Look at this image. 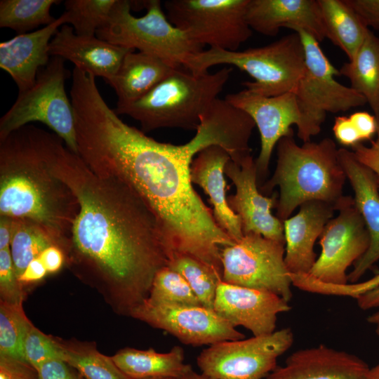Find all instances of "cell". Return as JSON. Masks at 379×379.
Returning a JSON list of instances; mask_svg holds the SVG:
<instances>
[{
  "label": "cell",
  "instance_id": "52",
  "mask_svg": "<svg viewBox=\"0 0 379 379\" xmlns=\"http://www.w3.org/2000/svg\"><path fill=\"white\" fill-rule=\"evenodd\" d=\"M141 379H178V378H172V377H152V378H141Z\"/></svg>",
  "mask_w": 379,
  "mask_h": 379
},
{
  "label": "cell",
  "instance_id": "23",
  "mask_svg": "<svg viewBox=\"0 0 379 379\" xmlns=\"http://www.w3.org/2000/svg\"><path fill=\"white\" fill-rule=\"evenodd\" d=\"M67 24L63 13L50 25L0 43V67L12 77L18 92L32 87L39 71L50 60L49 45L58 28Z\"/></svg>",
  "mask_w": 379,
  "mask_h": 379
},
{
  "label": "cell",
  "instance_id": "39",
  "mask_svg": "<svg viewBox=\"0 0 379 379\" xmlns=\"http://www.w3.org/2000/svg\"><path fill=\"white\" fill-rule=\"evenodd\" d=\"M37 370L27 361L0 355V379H37Z\"/></svg>",
  "mask_w": 379,
  "mask_h": 379
},
{
  "label": "cell",
  "instance_id": "28",
  "mask_svg": "<svg viewBox=\"0 0 379 379\" xmlns=\"http://www.w3.org/2000/svg\"><path fill=\"white\" fill-rule=\"evenodd\" d=\"M351 88L362 95L374 112L379 115V39L370 30L352 60L339 69Z\"/></svg>",
  "mask_w": 379,
  "mask_h": 379
},
{
  "label": "cell",
  "instance_id": "49",
  "mask_svg": "<svg viewBox=\"0 0 379 379\" xmlns=\"http://www.w3.org/2000/svg\"><path fill=\"white\" fill-rule=\"evenodd\" d=\"M178 379H214L202 373H197L194 371L192 366Z\"/></svg>",
  "mask_w": 379,
  "mask_h": 379
},
{
  "label": "cell",
  "instance_id": "53",
  "mask_svg": "<svg viewBox=\"0 0 379 379\" xmlns=\"http://www.w3.org/2000/svg\"><path fill=\"white\" fill-rule=\"evenodd\" d=\"M375 332L379 335V325L376 326Z\"/></svg>",
  "mask_w": 379,
  "mask_h": 379
},
{
  "label": "cell",
  "instance_id": "16",
  "mask_svg": "<svg viewBox=\"0 0 379 379\" xmlns=\"http://www.w3.org/2000/svg\"><path fill=\"white\" fill-rule=\"evenodd\" d=\"M226 175L236 188L227 197L230 208L240 219L244 234L255 233L285 244L284 224L272 214L278 194L263 195L258 190L255 160L251 154L239 164L230 159L225 167Z\"/></svg>",
  "mask_w": 379,
  "mask_h": 379
},
{
  "label": "cell",
  "instance_id": "27",
  "mask_svg": "<svg viewBox=\"0 0 379 379\" xmlns=\"http://www.w3.org/2000/svg\"><path fill=\"white\" fill-rule=\"evenodd\" d=\"M317 1L326 38L352 60L367 36L368 27L347 0Z\"/></svg>",
  "mask_w": 379,
  "mask_h": 379
},
{
  "label": "cell",
  "instance_id": "8",
  "mask_svg": "<svg viewBox=\"0 0 379 379\" xmlns=\"http://www.w3.org/2000/svg\"><path fill=\"white\" fill-rule=\"evenodd\" d=\"M304 46L305 72L294 91L301 115L297 135L303 142L319 134L327 113L345 112L367 103L366 98L339 83V69L329 61L319 42L300 28H294Z\"/></svg>",
  "mask_w": 379,
  "mask_h": 379
},
{
  "label": "cell",
  "instance_id": "1",
  "mask_svg": "<svg viewBox=\"0 0 379 379\" xmlns=\"http://www.w3.org/2000/svg\"><path fill=\"white\" fill-rule=\"evenodd\" d=\"M74 114L78 154L88 167L131 187L157 217L174 252L196 258L222 277L221 249L235 242L193 188L190 168L194 157L212 145L237 163L251 154V117L218 98L195 135L176 145L124 122L98 91L83 98Z\"/></svg>",
  "mask_w": 379,
  "mask_h": 379
},
{
  "label": "cell",
  "instance_id": "5",
  "mask_svg": "<svg viewBox=\"0 0 379 379\" xmlns=\"http://www.w3.org/2000/svg\"><path fill=\"white\" fill-rule=\"evenodd\" d=\"M174 69L164 79L136 102L117 107L115 112L137 120L145 133L163 128L197 130L228 81L233 70L193 73Z\"/></svg>",
  "mask_w": 379,
  "mask_h": 379
},
{
  "label": "cell",
  "instance_id": "2",
  "mask_svg": "<svg viewBox=\"0 0 379 379\" xmlns=\"http://www.w3.org/2000/svg\"><path fill=\"white\" fill-rule=\"evenodd\" d=\"M49 160L79 204L66 265L116 314L130 317L174 253L160 222L131 187L94 173L55 133L49 140Z\"/></svg>",
  "mask_w": 379,
  "mask_h": 379
},
{
  "label": "cell",
  "instance_id": "41",
  "mask_svg": "<svg viewBox=\"0 0 379 379\" xmlns=\"http://www.w3.org/2000/svg\"><path fill=\"white\" fill-rule=\"evenodd\" d=\"M37 379H84L73 367L62 359H53L37 369Z\"/></svg>",
  "mask_w": 379,
  "mask_h": 379
},
{
  "label": "cell",
  "instance_id": "37",
  "mask_svg": "<svg viewBox=\"0 0 379 379\" xmlns=\"http://www.w3.org/2000/svg\"><path fill=\"white\" fill-rule=\"evenodd\" d=\"M292 285L302 290L331 294L348 295L357 298L379 285V273L373 278L352 284H335L323 282L309 274H291Z\"/></svg>",
  "mask_w": 379,
  "mask_h": 379
},
{
  "label": "cell",
  "instance_id": "12",
  "mask_svg": "<svg viewBox=\"0 0 379 379\" xmlns=\"http://www.w3.org/2000/svg\"><path fill=\"white\" fill-rule=\"evenodd\" d=\"M293 340L292 330L284 328L247 339L222 341L200 352L197 366L214 379H265Z\"/></svg>",
  "mask_w": 379,
  "mask_h": 379
},
{
  "label": "cell",
  "instance_id": "4",
  "mask_svg": "<svg viewBox=\"0 0 379 379\" xmlns=\"http://www.w3.org/2000/svg\"><path fill=\"white\" fill-rule=\"evenodd\" d=\"M277 154L273 175L258 190L267 196L279 187L275 208L279 220L288 219L297 207L312 200L333 204L338 211L346 197L347 176L332 139L298 145L293 132L279 140Z\"/></svg>",
  "mask_w": 379,
  "mask_h": 379
},
{
  "label": "cell",
  "instance_id": "50",
  "mask_svg": "<svg viewBox=\"0 0 379 379\" xmlns=\"http://www.w3.org/2000/svg\"><path fill=\"white\" fill-rule=\"evenodd\" d=\"M367 321L375 326L379 325V309L367 317Z\"/></svg>",
  "mask_w": 379,
  "mask_h": 379
},
{
  "label": "cell",
  "instance_id": "45",
  "mask_svg": "<svg viewBox=\"0 0 379 379\" xmlns=\"http://www.w3.org/2000/svg\"><path fill=\"white\" fill-rule=\"evenodd\" d=\"M48 274L58 273L67 262L65 252L57 246H50L39 256Z\"/></svg>",
  "mask_w": 379,
  "mask_h": 379
},
{
  "label": "cell",
  "instance_id": "31",
  "mask_svg": "<svg viewBox=\"0 0 379 379\" xmlns=\"http://www.w3.org/2000/svg\"><path fill=\"white\" fill-rule=\"evenodd\" d=\"M58 0H1L0 27L11 29L19 34L28 33L39 25L53 22L51 8Z\"/></svg>",
  "mask_w": 379,
  "mask_h": 379
},
{
  "label": "cell",
  "instance_id": "19",
  "mask_svg": "<svg viewBox=\"0 0 379 379\" xmlns=\"http://www.w3.org/2000/svg\"><path fill=\"white\" fill-rule=\"evenodd\" d=\"M338 154L370 237L368 250L348 274V281L357 283L379 260V190L374 173L358 161L352 151L340 148Z\"/></svg>",
  "mask_w": 379,
  "mask_h": 379
},
{
  "label": "cell",
  "instance_id": "34",
  "mask_svg": "<svg viewBox=\"0 0 379 379\" xmlns=\"http://www.w3.org/2000/svg\"><path fill=\"white\" fill-rule=\"evenodd\" d=\"M32 324L23 310L22 304H11L0 300V355L25 361L23 342Z\"/></svg>",
  "mask_w": 379,
  "mask_h": 379
},
{
  "label": "cell",
  "instance_id": "33",
  "mask_svg": "<svg viewBox=\"0 0 379 379\" xmlns=\"http://www.w3.org/2000/svg\"><path fill=\"white\" fill-rule=\"evenodd\" d=\"M117 0H66L64 3L67 23L79 36H94L105 26Z\"/></svg>",
  "mask_w": 379,
  "mask_h": 379
},
{
  "label": "cell",
  "instance_id": "46",
  "mask_svg": "<svg viewBox=\"0 0 379 379\" xmlns=\"http://www.w3.org/2000/svg\"><path fill=\"white\" fill-rule=\"evenodd\" d=\"M48 274L42 261L39 257H37L28 264L18 279L25 288L27 286L41 281Z\"/></svg>",
  "mask_w": 379,
  "mask_h": 379
},
{
  "label": "cell",
  "instance_id": "7",
  "mask_svg": "<svg viewBox=\"0 0 379 379\" xmlns=\"http://www.w3.org/2000/svg\"><path fill=\"white\" fill-rule=\"evenodd\" d=\"M146 13L135 17L131 1L117 0L107 24L96 36L112 44L154 55L175 68L185 69L204 46L167 18L159 0L144 1Z\"/></svg>",
  "mask_w": 379,
  "mask_h": 379
},
{
  "label": "cell",
  "instance_id": "3",
  "mask_svg": "<svg viewBox=\"0 0 379 379\" xmlns=\"http://www.w3.org/2000/svg\"><path fill=\"white\" fill-rule=\"evenodd\" d=\"M49 133L27 124L0 140V215L39 225L67 255L79 204L52 170Z\"/></svg>",
  "mask_w": 379,
  "mask_h": 379
},
{
  "label": "cell",
  "instance_id": "18",
  "mask_svg": "<svg viewBox=\"0 0 379 379\" xmlns=\"http://www.w3.org/2000/svg\"><path fill=\"white\" fill-rule=\"evenodd\" d=\"M370 369L354 354L319 345L293 352L265 379H368Z\"/></svg>",
  "mask_w": 379,
  "mask_h": 379
},
{
  "label": "cell",
  "instance_id": "43",
  "mask_svg": "<svg viewBox=\"0 0 379 379\" xmlns=\"http://www.w3.org/2000/svg\"><path fill=\"white\" fill-rule=\"evenodd\" d=\"M365 25L379 29V0H347Z\"/></svg>",
  "mask_w": 379,
  "mask_h": 379
},
{
  "label": "cell",
  "instance_id": "22",
  "mask_svg": "<svg viewBox=\"0 0 379 379\" xmlns=\"http://www.w3.org/2000/svg\"><path fill=\"white\" fill-rule=\"evenodd\" d=\"M246 20L251 29L269 36L286 27L300 28L319 42L326 38L317 0H249Z\"/></svg>",
  "mask_w": 379,
  "mask_h": 379
},
{
  "label": "cell",
  "instance_id": "40",
  "mask_svg": "<svg viewBox=\"0 0 379 379\" xmlns=\"http://www.w3.org/2000/svg\"><path fill=\"white\" fill-rule=\"evenodd\" d=\"M378 123L376 138L371 140V145L359 142L352 147L355 157L374 173L379 190V115L375 117Z\"/></svg>",
  "mask_w": 379,
  "mask_h": 379
},
{
  "label": "cell",
  "instance_id": "15",
  "mask_svg": "<svg viewBox=\"0 0 379 379\" xmlns=\"http://www.w3.org/2000/svg\"><path fill=\"white\" fill-rule=\"evenodd\" d=\"M225 100L248 114L257 126L260 135V151L255 160L258 188L267 180L273 149L279 140L299 126L301 115L293 93L267 97L248 89L230 93Z\"/></svg>",
  "mask_w": 379,
  "mask_h": 379
},
{
  "label": "cell",
  "instance_id": "25",
  "mask_svg": "<svg viewBox=\"0 0 379 379\" xmlns=\"http://www.w3.org/2000/svg\"><path fill=\"white\" fill-rule=\"evenodd\" d=\"M174 69L176 68L154 55L130 51L124 58L115 75L107 82L117 95V107L140 100Z\"/></svg>",
  "mask_w": 379,
  "mask_h": 379
},
{
  "label": "cell",
  "instance_id": "13",
  "mask_svg": "<svg viewBox=\"0 0 379 379\" xmlns=\"http://www.w3.org/2000/svg\"><path fill=\"white\" fill-rule=\"evenodd\" d=\"M337 211L319 237L321 251L309 274L323 282L346 284L347 270L366 252L370 237L354 198L346 196Z\"/></svg>",
  "mask_w": 379,
  "mask_h": 379
},
{
  "label": "cell",
  "instance_id": "36",
  "mask_svg": "<svg viewBox=\"0 0 379 379\" xmlns=\"http://www.w3.org/2000/svg\"><path fill=\"white\" fill-rule=\"evenodd\" d=\"M23 354L25 361L36 370L48 361L63 360V350L59 338L45 334L33 324L24 339Z\"/></svg>",
  "mask_w": 379,
  "mask_h": 379
},
{
  "label": "cell",
  "instance_id": "38",
  "mask_svg": "<svg viewBox=\"0 0 379 379\" xmlns=\"http://www.w3.org/2000/svg\"><path fill=\"white\" fill-rule=\"evenodd\" d=\"M25 291L17 276L10 248L0 250V300L22 304Z\"/></svg>",
  "mask_w": 379,
  "mask_h": 379
},
{
  "label": "cell",
  "instance_id": "20",
  "mask_svg": "<svg viewBox=\"0 0 379 379\" xmlns=\"http://www.w3.org/2000/svg\"><path fill=\"white\" fill-rule=\"evenodd\" d=\"M299 207L297 214L283 221L284 261L290 274H309L317 258L314 244L337 208L319 200L306 201Z\"/></svg>",
  "mask_w": 379,
  "mask_h": 379
},
{
  "label": "cell",
  "instance_id": "48",
  "mask_svg": "<svg viewBox=\"0 0 379 379\" xmlns=\"http://www.w3.org/2000/svg\"><path fill=\"white\" fill-rule=\"evenodd\" d=\"M13 219L0 215V250L10 248Z\"/></svg>",
  "mask_w": 379,
  "mask_h": 379
},
{
  "label": "cell",
  "instance_id": "42",
  "mask_svg": "<svg viewBox=\"0 0 379 379\" xmlns=\"http://www.w3.org/2000/svg\"><path fill=\"white\" fill-rule=\"evenodd\" d=\"M333 131L335 139L344 146H354L361 140L350 117L338 116L335 117Z\"/></svg>",
  "mask_w": 379,
  "mask_h": 379
},
{
  "label": "cell",
  "instance_id": "6",
  "mask_svg": "<svg viewBox=\"0 0 379 379\" xmlns=\"http://www.w3.org/2000/svg\"><path fill=\"white\" fill-rule=\"evenodd\" d=\"M218 65H231L248 74L254 79L243 83L248 91L276 96L294 93L305 72V50L295 32L267 46L243 51L204 50L192 58L185 69L201 73Z\"/></svg>",
  "mask_w": 379,
  "mask_h": 379
},
{
  "label": "cell",
  "instance_id": "24",
  "mask_svg": "<svg viewBox=\"0 0 379 379\" xmlns=\"http://www.w3.org/2000/svg\"><path fill=\"white\" fill-rule=\"evenodd\" d=\"M231 159L222 147H206L193 159L190 168L192 183L199 185L209 197L213 214L218 226L234 241L244 236L239 218L229 206L226 197L225 167Z\"/></svg>",
  "mask_w": 379,
  "mask_h": 379
},
{
  "label": "cell",
  "instance_id": "26",
  "mask_svg": "<svg viewBox=\"0 0 379 379\" xmlns=\"http://www.w3.org/2000/svg\"><path fill=\"white\" fill-rule=\"evenodd\" d=\"M111 357L128 379L152 377L179 378L191 367L185 362V352L180 346H174L164 353L152 348L138 350L126 347Z\"/></svg>",
  "mask_w": 379,
  "mask_h": 379
},
{
  "label": "cell",
  "instance_id": "14",
  "mask_svg": "<svg viewBox=\"0 0 379 379\" xmlns=\"http://www.w3.org/2000/svg\"><path fill=\"white\" fill-rule=\"evenodd\" d=\"M130 317L164 330L180 343L194 347L244 338L242 333L213 309L202 305L164 304L147 298Z\"/></svg>",
  "mask_w": 379,
  "mask_h": 379
},
{
  "label": "cell",
  "instance_id": "9",
  "mask_svg": "<svg viewBox=\"0 0 379 379\" xmlns=\"http://www.w3.org/2000/svg\"><path fill=\"white\" fill-rule=\"evenodd\" d=\"M69 77L65 60L51 57L48 63L39 71L34 85L18 92L12 107L1 117L0 140L37 121L46 125L78 154L74 111L65 91V81Z\"/></svg>",
  "mask_w": 379,
  "mask_h": 379
},
{
  "label": "cell",
  "instance_id": "29",
  "mask_svg": "<svg viewBox=\"0 0 379 379\" xmlns=\"http://www.w3.org/2000/svg\"><path fill=\"white\" fill-rule=\"evenodd\" d=\"M59 340L63 350V361L84 379H128L112 357L100 352L93 343Z\"/></svg>",
  "mask_w": 379,
  "mask_h": 379
},
{
  "label": "cell",
  "instance_id": "10",
  "mask_svg": "<svg viewBox=\"0 0 379 379\" xmlns=\"http://www.w3.org/2000/svg\"><path fill=\"white\" fill-rule=\"evenodd\" d=\"M249 0H168V20L191 39L211 48L237 51L252 35L246 20Z\"/></svg>",
  "mask_w": 379,
  "mask_h": 379
},
{
  "label": "cell",
  "instance_id": "21",
  "mask_svg": "<svg viewBox=\"0 0 379 379\" xmlns=\"http://www.w3.org/2000/svg\"><path fill=\"white\" fill-rule=\"evenodd\" d=\"M135 51L94 36H79L73 27L63 25L49 45L51 57H59L106 83L118 71L125 55Z\"/></svg>",
  "mask_w": 379,
  "mask_h": 379
},
{
  "label": "cell",
  "instance_id": "35",
  "mask_svg": "<svg viewBox=\"0 0 379 379\" xmlns=\"http://www.w3.org/2000/svg\"><path fill=\"white\" fill-rule=\"evenodd\" d=\"M147 298L164 304L201 305L183 277L168 266L155 274Z\"/></svg>",
  "mask_w": 379,
  "mask_h": 379
},
{
  "label": "cell",
  "instance_id": "30",
  "mask_svg": "<svg viewBox=\"0 0 379 379\" xmlns=\"http://www.w3.org/2000/svg\"><path fill=\"white\" fill-rule=\"evenodd\" d=\"M50 246L61 248L58 241L39 225L27 220L13 219L10 250L18 277L32 260Z\"/></svg>",
  "mask_w": 379,
  "mask_h": 379
},
{
  "label": "cell",
  "instance_id": "44",
  "mask_svg": "<svg viewBox=\"0 0 379 379\" xmlns=\"http://www.w3.org/2000/svg\"><path fill=\"white\" fill-rule=\"evenodd\" d=\"M361 140H371L376 134L378 128L375 115L367 112H356L350 117Z\"/></svg>",
  "mask_w": 379,
  "mask_h": 379
},
{
  "label": "cell",
  "instance_id": "17",
  "mask_svg": "<svg viewBox=\"0 0 379 379\" xmlns=\"http://www.w3.org/2000/svg\"><path fill=\"white\" fill-rule=\"evenodd\" d=\"M291 309L288 302L273 293L222 280L218 285L213 305L215 312L232 326H242L254 336L276 331L278 315Z\"/></svg>",
  "mask_w": 379,
  "mask_h": 379
},
{
  "label": "cell",
  "instance_id": "11",
  "mask_svg": "<svg viewBox=\"0 0 379 379\" xmlns=\"http://www.w3.org/2000/svg\"><path fill=\"white\" fill-rule=\"evenodd\" d=\"M222 281L273 293L289 302L291 279L284 261L285 244L248 233L222 248Z\"/></svg>",
  "mask_w": 379,
  "mask_h": 379
},
{
  "label": "cell",
  "instance_id": "51",
  "mask_svg": "<svg viewBox=\"0 0 379 379\" xmlns=\"http://www.w3.org/2000/svg\"><path fill=\"white\" fill-rule=\"evenodd\" d=\"M368 379H379V363L370 369Z\"/></svg>",
  "mask_w": 379,
  "mask_h": 379
},
{
  "label": "cell",
  "instance_id": "32",
  "mask_svg": "<svg viewBox=\"0 0 379 379\" xmlns=\"http://www.w3.org/2000/svg\"><path fill=\"white\" fill-rule=\"evenodd\" d=\"M187 281L201 305L213 309L218 285L222 277L196 258L174 252L168 265Z\"/></svg>",
  "mask_w": 379,
  "mask_h": 379
},
{
  "label": "cell",
  "instance_id": "47",
  "mask_svg": "<svg viewBox=\"0 0 379 379\" xmlns=\"http://www.w3.org/2000/svg\"><path fill=\"white\" fill-rule=\"evenodd\" d=\"M357 300L361 310L379 309V285L359 295Z\"/></svg>",
  "mask_w": 379,
  "mask_h": 379
}]
</instances>
